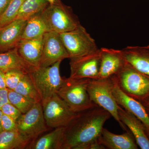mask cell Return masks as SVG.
Listing matches in <instances>:
<instances>
[{
    "label": "cell",
    "instance_id": "6da1fadb",
    "mask_svg": "<svg viewBox=\"0 0 149 149\" xmlns=\"http://www.w3.org/2000/svg\"><path fill=\"white\" fill-rule=\"evenodd\" d=\"M96 106L76 113L65 126L62 149H102L99 142L105 123L111 117Z\"/></svg>",
    "mask_w": 149,
    "mask_h": 149
},
{
    "label": "cell",
    "instance_id": "7a4b0ae2",
    "mask_svg": "<svg viewBox=\"0 0 149 149\" xmlns=\"http://www.w3.org/2000/svg\"><path fill=\"white\" fill-rule=\"evenodd\" d=\"M115 75L119 88L126 95L142 104L148 100V75L140 72L127 61Z\"/></svg>",
    "mask_w": 149,
    "mask_h": 149
},
{
    "label": "cell",
    "instance_id": "3957f363",
    "mask_svg": "<svg viewBox=\"0 0 149 149\" xmlns=\"http://www.w3.org/2000/svg\"><path fill=\"white\" fill-rule=\"evenodd\" d=\"M49 32L58 34L69 32L77 28L80 23L72 8L61 0L48 4L40 13Z\"/></svg>",
    "mask_w": 149,
    "mask_h": 149
},
{
    "label": "cell",
    "instance_id": "277c9868",
    "mask_svg": "<svg viewBox=\"0 0 149 149\" xmlns=\"http://www.w3.org/2000/svg\"><path fill=\"white\" fill-rule=\"evenodd\" d=\"M89 79L65 78L57 93L75 113L97 106L91 100L87 91Z\"/></svg>",
    "mask_w": 149,
    "mask_h": 149
},
{
    "label": "cell",
    "instance_id": "5b68a950",
    "mask_svg": "<svg viewBox=\"0 0 149 149\" xmlns=\"http://www.w3.org/2000/svg\"><path fill=\"white\" fill-rule=\"evenodd\" d=\"M113 85L111 77L90 79L87 91L94 103L108 112L123 130L128 131L127 127L120 121L118 116L119 105L113 95Z\"/></svg>",
    "mask_w": 149,
    "mask_h": 149
},
{
    "label": "cell",
    "instance_id": "8992f818",
    "mask_svg": "<svg viewBox=\"0 0 149 149\" xmlns=\"http://www.w3.org/2000/svg\"><path fill=\"white\" fill-rule=\"evenodd\" d=\"M61 62L45 67L32 68L28 73L40 94L42 103L57 94L63 83L64 78L60 72Z\"/></svg>",
    "mask_w": 149,
    "mask_h": 149
},
{
    "label": "cell",
    "instance_id": "52a82bcc",
    "mask_svg": "<svg viewBox=\"0 0 149 149\" xmlns=\"http://www.w3.org/2000/svg\"><path fill=\"white\" fill-rule=\"evenodd\" d=\"M59 35L69 59L94 52L100 49L95 40L81 24L73 30Z\"/></svg>",
    "mask_w": 149,
    "mask_h": 149
},
{
    "label": "cell",
    "instance_id": "ba28073f",
    "mask_svg": "<svg viewBox=\"0 0 149 149\" xmlns=\"http://www.w3.org/2000/svg\"><path fill=\"white\" fill-rule=\"evenodd\" d=\"M17 130L32 143L42 134L51 129L46 124L41 102L36 103L16 121Z\"/></svg>",
    "mask_w": 149,
    "mask_h": 149
},
{
    "label": "cell",
    "instance_id": "9c48e42d",
    "mask_svg": "<svg viewBox=\"0 0 149 149\" xmlns=\"http://www.w3.org/2000/svg\"><path fill=\"white\" fill-rule=\"evenodd\" d=\"M42 104L46 124L51 129L65 127L76 113L57 94Z\"/></svg>",
    "mask_w": 149,
    "mask_h": 149
},
{
    "label": "cell",
    "instance_id": "30bf717a",
    "mask_svg": "<svg viewBox=\"0 0 149 149\" xmlns=\"http://www.w3.org/2000/svg\"><path fill=\"white\" fill-rule=\"evenodd\" d=\"M70 59V77L89 79L99 78L100 64V49L94 52Z\"/></svg>",
    "mask_w": 149,
    "mask_h": 149
},
{
    "label": "cell",
    "instance_id": "8fae6325",
    "mask_svg": "<svg viewBox=\"0 0 149 149\" xmlns=\"http://www.w3.org/2000/svg\"><path fill=\"white\" fill-rule=\"evenodd\" d=\"M69 55L62 42L59 34L48 32L43 36L42 51L40 67H48L69 58Z\"/></svg>",
    "mask_w": 149,
    "mask_h": 149
},
{
    "label": "cell",
    "instance_id": "7c38bea8",
    "mask_svg": "<svg viewBox=\"0 0 149 149\" xmlns=\"http://www.w3.org/2000/svg\"><path fill=\"white\" fill-rule=\"evenodd\" d=\"M113 92L117 104L123 108L134 115L143 123L149 139V115L145 107L140 102L125 94L118 84L115 75L111 76Z\"/></svg>",
    "mask_w": 149,
    "mask_h": 149
},
{
    "label": "cell",
    "instance_id": "4fadbf2b",
    "mask_svg": "<svg viewBox=\"0 0 149 149\" xmlns=\"http://www.w3.org/2000/svg\"><path fill=\"white\" fill-rule=\"evenodd\" d=\"M100 64L99 78H105L116 75L126 63L122 50L100 49Z\"/></svg>",
    "mask_w": 149,
    "mask_h": 149
},
{
    "label": "cell",
    "instance_id": "5bb4252c",
    "mask_svg": "<svg viewBox=\"0 0 149 149\" xmlns=\"http://www.w3.org/2000/svg\"><path fill=\"white\" fill-rule=\"evenodd\" d=\"M27 20L16 19L0 28V53L17 48L22 40Z\"/></svg>",
    "mask_w": 149,
    "mask_h": 149
},
{
    "label": "cell",
    "instance_id": "9a60e30c",
    "mask_svg": "<svg viewBox=\"0 0 149 149\" xmlns=\"http://www.w3.org/2000/svg\"><path fill=\"white\" fill-rule=\"evenodd\" d=\"M118 116L132 133L136 143L142 149H149V139L142 123L132 113L119 105Z\"/></svg>",
    "mask_w": 149,
    "mask_h": 149
},
{
    "label": "cell",
    "instance_id": "2e32d148",
    "mask_svg": "<svg viewBox=\"0 0 149 149\" xmlns=\"http://www.w3.org/2000/svg\"><path fill=\"white\" fill-rule=\"evenodd\" d=\"M99 142L104 149H138L134 136L128 130L121 135H117L103 128L99 137Z\"/></svg>",
    "mask_w": 149,
    "mask_h": 149
},
{
    "label": "cell",
    "instance_id": "e0dca14e",
    "mask_svg": "<svg viewBox=\"0 0 149 149\" xmlns=\"http://www.w3.org/2000/svg\"><path fill=\"white\" fill-rule=\"evenodd\" d=\"M43 37L30 40H21L17 47L22 58L32 68L40 66Z\"/></svg>",
    "mask_w": 149,
    "mask_h": 149
},
{
    "label": "cell",
    "instance_id": "ac0fdd59",
    "mask_svg": "<svg viewBox=\"0 0 149 149\" xmlns=\"http://www.w3.org/2000/svg\"><path fill=\"white\" fill-rule=\"evenodd\" d=\"M122 51L128 63L140 72L149 76V45L128 46Z\"/></svg>",
    "mask_w": 149,
    "mask_h": 149
},
{
    "label": "cell",
    "instance_id": "d6986e66",
    "mask_svg": "<svg viewBox=\"0 0 149 149\" xmlns=\"http://www.w3.org/2000/svg\"><path fill=\"white\" fill-rule=\"evenodd\" d=\"M65 127L54 128L32 142L27 149H62Z\"/></svg>",
    "mask_w": 149,
    "mask_h": 149
},
{
    "label": "cell",
    "instance_id": "ffe728a7",
    "mask_svg": "<svg viewBox=\"0 0 149 149\" xmlns=\"http://www.w3.org/2000/svg\"><path fill=\"white\" fill-rule=\"evenodd\" d=\"M32 68L22 58L17 48L0 53L1 70L6 72L12 70H19L28 73Z\"/></svg>",
    "mask_w": 149,
    "mask_h": 149
},
{
    "label": "cell",
    "instance_id": "44dd1931",
    "mask_svg": "<svg viewBox=\"0 0 149 149\" xmlns=\"http://www.w3.org/2000/svg\"><path fill=\"white\" fill-rule=\"evenodd\" d=\"M48 31L40 13L27 19L22 33V40H30L42 37Z\"/></svg>",
    "mask_w": 149,
    "mask_h": 149
},
{
    "label": "cell",
    "instance_id": "7402d4cb",
    "mask_svg": "<svg viewBox=\"0 0 149 149\" xmlns=\"http://www.w3.org/2000/svg\"><path fill=\"white\" fill-rule=\"evenodd\" d=\"M30 143L18 130L3 131L0 133V149H27Z\"/></svg>",
    "mask_w": 149,
    "mask_h": 149
},
{
    "label": "cell",
    "instance_id": "603a6c76",
    "mask_svg": "<svg viewBox=\"0 0 149 149\" xmlns=\"http://www.w3.org/2000/svg\"><path fill=\"white\" fill-rule=\"evenodd\" d=\"M14 91L35 103H42L40 94L28 73L24 74Z\"/></svg>",
    "mask_w": 149,
    "mask_h": 149
},
{
    "label": "cell",
    "instance_id": "cb8c5ba5",
    "mask_svg": "<svg viewBox=\"0 0 149 149\" xmlns=\"http://www.w3.org/2000/svg\"><path fill=\"white\" fill-rule=\"evenodd\" d=\"M48 5L46 0H25L16 19H28L30 17L40 13Z\"/></svg>",
    "mask_w": 149,
    "mask_h": 149
},
{
    "label": "cell",
    "instance_id": "d4e9b609",
    "mask_svg": "<svg viewBox=\"0 0 149 149\" xmlns=\"http://www.w3.org/2000/svg\"><path fill=\"white\" fill-rule=\"evenodd\" d=\"M25 0H12L3 13L0 15V28L16 19Z\"/></svg>",
    "mask_w": 149,
    "mask_h": 149
},
{
    "label": "cell",
    "instance_id": "484cf974",
    "mask_svg": "<svg viewBox=\"0 0 149 149\" xmlns=\"http://www.w3.org/2000/svg\"><path fill=\"white\" fill-rule=\"evenodd\" d=\"M8 95L9 102L18 109L22 114L27 112L36 103L14 90L8 89Z\"/></svg>",
    "mask_w": 149,
    "mask_h": 149
},
{
    "label": "cell",
    "instance_id": "4316f807",
    "mask_svg": "<svg viewBox=\"0 0 149 149\" xmlns=\"http://www.w3.org/2000/svg\"><path fill=\"white\" fill-rule=\"evenodd\" d=\"M26 72L19 70H12L6 72L5 79L7 88L14 90L18 85Z\"/></svg>",
    "mask_w": 149,
    "mask_h": 149
},
{
    "label": "cell",
    "instance_id": "83f0119b",
    "mask_svg": "<svg viewBox=\"0 0 149 149\" xmlns=\"http://www.w3.org/2000/svg\"><path fill=\"white\" fill-rule=\"evenodd\" d=\"M1 109L3 114L8 116L16 121L22 114L18 109L10 102L4 105Z\"/></svg>",
    "mask_w": 149,
    "mask_h": 149
},
{
    "label": "cell",
    "instance_id": "f1b7e54d",
    "mask_svg": "<svg viewBox=\"0 0 149 149\" xmlns=\"http://www.w3.org/2000/svg\"><path fill=\"white\" fill-rule=\"evenodd\" d=\"M1 124L3 131L17 130L16 121L6 115L3 114Z\"/></svg>",
    "mask_w": 149,
    "mask_h": 149
},
{
    "label": "cell",
    "instance_id": "f546056e",
    "mask_svg": "<svg viewBox=\"0 0 149 149\" xmlns=\"http://www.w3.org/2000/svg\"><path fill=\"white\" fill-rule=\"evenodd\" d=\"M8 94V88L0 89V109L4 105L9 102Z\"/></svg>",
    "mask_w": 149,
    "mask_h": 149
},
{
    "label": "cell",
    "instance_id": "4dcf8cb0",
    "mask_svg": "<svg viewBox=\"0 0 149 149\" xmlns=\"http://www.w3.org/2000/svg\"><path fill=\"white\" fill-rule=\"evenodd\" d=\"M11 1L12 0H0V15L6 10Z\"/></svg>",
    "mask_w": 149,
    "mask_h": 149
},
{
    "label": "cell",
    "instance_id": "1f68e13d",
    "mask_svg": "<svg viewBox=\"0 0 149 149\" xmlns=\"http://www.w3.org/2000/svg\"><path fill=\"white\" fill-rule=\"evenodd\" d=\"M6 72L0 70V89L7 88L5 79Z\"/></svg>",
    "mask_w": 149,
    "mask_h": 149
},
{
    "label": "cell",
    "instance_id": "d6a6232c",
    "mask_svg": "<svg viewBox=\"0 0 149 149\" xmlns=\"http://www.w3.org/2000/svg\"><path fill=\"white\" fill-rule=\"evenodd\" d=\"M143 105L144 106V107H145L147 113H148V114L149 115V99L145 103V104H143Z\"/></svg>",
    "mask_w": 149,
    "mask_h": 149
},
{
    "label": "cell",
    "instance_id": "836d02e7",
    "mask_svg": "<svg viewBox=\"0 0 149 149\" xmlns=\"http://www.w3.org/2000/svg\"><path fill=\"white\" fill-rule=\"evenodd\" d=\"M3 113L2 112L1 110L0 109V133L1 132H2L3 131L2 127V124H1V118L2 116L3 115Z\"/></svg>",
    "mask_w": 149,
    "mask_h": 149
},
{
    "label": "cell",
    "instance_id": "e575fe53",
    "mask_svg": "<svg viewBox=\"0 0 149 149\" xmlns=\"http://www.w3.org/2000/svg\"><path fill=\"white\" fill-rule=\"evenodd\" d=\"M46 1L48 3V4H52L54 3L56 0H46Z\"/></svg>",
    "mask_w": 149,
    "mask_h": 149
}]
</instances>
